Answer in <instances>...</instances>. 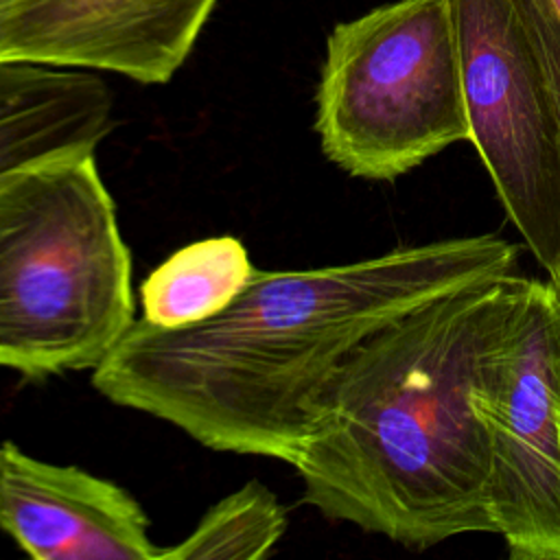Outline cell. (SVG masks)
<instances>
[{"label":"cell","instance_id":"cell-11","mask_svg":"<svg viewBox=\"0 0 560 560\" xmlns=\"http://www.w3.org/2000/svg\"><path fill=\"white\" fill-rule=\"evenodd\" d=\"M287 525V510L278 497L252 479L214 503L182 542L164 547L162 560L265 558L284 536Z\"/></svg>","mask_w":560,"mask_h":560},{"label":"cell","instance_id":"cell-6","mask_svg":"<svg viewBox=\"0 0 560 560\" xmlns=\"http://www.w3.org/2000/svg\"><path fill=\"white\" fill-rule=\"evenodd\" d=\"M479 405L494 534L512 560H560V302L549 282L521 278Z\"/></svg>","mask_w":560,"mask_h":560},{"label":"cell","instance_id":"cell-10","mask_svg":"<svg viewBox=\"0 0 560 560\" xmlns=\"http://www.w3.org/2000/svg\"><path fill=\"white\" fill-rule=\"evenodd\" d=\"M254 271L236 236L188 243L142 280V319L160 328L203 322L223 311L247 287Z\"/></svg>","mask_w":560,"mask_h":560},{"label":"cell","instance_id":"cell-9","mask_svg":"<svg viewBox=\"0 0 560 560\" xmlns=\"http://www.w3.org/2000/svg\"><path fill=\"white\" fill-rule=\"evenodd\" d=\"M114 129V94L94 70L0 61V182L35 162L96 151Z\"/></svg>","mask_w":560,"mask_h":560},{"label":"cell","instance_id":"cell-3","mask_svg":"<svg viewBox=\"0 0 560 560\" xmlns=\"http://www.w3.org/2000/svg\"><path fill=\"white\" fill-rule=\"evenodd\" d=\"M96 151L0 182V368L94 370L133 324L131 256Z\"/></svg>","mask_w":560,"mask_h":560},{"label":"cell","instance_id":"cell-14","mask_svg":"<svg viewBox=\"0 0 560 560\" xmlns=\"http://www.w3.org/2000/svg\"><path fill=\"white\" fill-rule=\"evenodd\" d=\"M2 2H4V0H0V9H2Z\"/></svg>","mask_w":560,"mask_h":560},{"label":"cell","instance_id":"cell-7","mask_svg":"<svg viewBox=\"0 0 560 560\" xmlns=\"http://www.w3.org/2000/svg\"><path fill=\"white\" fill-rule=\"evenodd\" d=\"M219 0H4L0 61H35L166 83Z\"/></svg>","mask_w":560,"mask_h":560},{"label":"cell","instance_id":"cell-2","mask_svg":"<svg viewBox=\"0 0 560 560\" xmlns=\"http://www.w3.org/2000/svg\"><path fill=\"white\" fill-rule=\"evenodd\" d=\"M518 282L435 298L343 357L291 464L304 503L409 549L494 534L479 400Z\"/></svg>","mask_w":560,"mask_h":560},{"label":"cell","instance_id":"cell-13","mask_svg":"<svg viewBox=\"0 0 560 560\" xmlns=\"http://www.w3.org/2000/svg\"><path fill=\"white\" fill-rule=\"evenodd\" d=\"M551 2V7H553V11H556V15L560 18V0H549Z\"/></svg>","mask_w":560,"mask_h":560},{"label":"cell","instance_id":"cell-8","mask_svg":"<svg viewBox=\"0 0 560 560\" xmlns=\"http://www.w3.org/2000/svg\"><path fill=\"white\" fill-rule=\"evenodd\" d=\"M142 505L118 483L0 442V529L37 560H162Z\"/></svg>","mask_w":560,"mask_h":560},{"label":"cell","instance_id":"cell-12","mask_svg":"<svg viewBox=\"0 0 560 560\" xmlns=\"http://www.w3.org/2000/svg\"><path fill=\"white\" fill-rule=\"evenodd\" d=\"M514 2L538 50V57L545 66V72L556 98V107L560 114V18L556 15L549 0H514ZM547 273H549V284L560 302V254Z\"/></svg>","mask_w":560,"mask_h":560},{"label":"cell","instance_id":"cell-5","mask_svg":"<svg viewBox=\"0 0 560 560\" xmlns=\"http://www.w3.org/2000/svg\"><path fill=\"white\" fill-rule=\"evenodd\" d=\"M470 140L527 249L560 254V114L514 0H451Z\"/></svg>","mask_w":560,"mask_h":560},{"label":"cell","instance_id":"cell-4","mask_svg":"<svg viewBox=\"0 0 560 560\" xmlns=\"http://www.w3.org/2000/svg\"><path fill=\"white\" fill-rule=\"evenodd\" d=\"M315 105L324 155L361 179L394 182L470 140L451 0H396L339 22Z\"/></svg>","mask_w":560,"mask_h":560},{"label":"cell","instance_id":"cell-1","mask_svg":"<svg viewBox=\"0 0 560 560\" xmlns=\"http://www.w3.org/2000/svg\"><path fill=\"white\" fill-rule=\"evenodd\" d=\"M516 260L514 243L477 234L346 265L256 269L203 322L133 319L92 385L212 451L293 464L324 385L357 343L435 298L512 276Z\"/></svg>","mask_w":560,"mask_h":560}]
</instances>
